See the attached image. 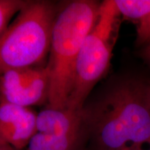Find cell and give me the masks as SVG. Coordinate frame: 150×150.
I'll return each instance as SVG.
<instances>
[{"label": "cell", "instance_id": "obj_11", "mask_svg": "<svg viewBox=\"0 0 150 150\" xmlns=\"http://www.w3.org/2000/svg\"><path fill=\"white\" fill-rule=\"evenodd\" d=\"M140 55L150 66V42L143 47L140 52Z\"/></svg>", "mask_w": 150, "mask_h": 150}, {"label": "cell", "instance_id": "obj_2", "mask_svg": "<svg viewBox=\"0 0 150 150\" xmlns=\"http://www.w3.org/2000/svg\"><path fill=\"white\" fill-rule=\"evenodd\" d=\"M100 5L93 0L61 4L52 29L46 64L50 78L47 105L52 108H67L78 55L84 40L96 23Z\"/></svg>", "mask_w": 150, "mask_h": 150}, {"label": "cell", "instance_id": "obj_8", "mask_svg": "<svg viewBox=\"0 0 150 150\" xmlns=\"http://www.w3.org/2000/svg\"><path fill=\"white\" fill-rule=\"evenodd\" d=\"M120 16L136 25V45L150 42V0H114Z\"/></svg>", "mask_w": 150, "mask_h": 150}, {"label": "cell", "instance_id": "obj_3", "mask_svg": "<svg viewBox=\"0 0 150 150\" xmlns=\"http://www.w3.org/2000/svg\"><path fill=\"white\" fill-rule=\"evenodd\" d=\"M60 6L45 0L27 1L0 37V75L45 65Z\"/></svg>", "mask_w": 150, "mask_h": 150}, {"label": "cell", "instance_id": "obj_7", "mask_svg": "<svg viewBox=\"0 0 150 150\" xmlns=\"http://www.w3.org/2000/svg\"><path fill=\"white\" fill-rule=\"evenodd\" d=\"M37 132L50 135H68L89 131L82 110L55 108L46 105L37 115ZM90 136V134H89Z\"/></svg>", "mask_w": 150, "mask_h": 150}, {"label": "cell", "instance_id": "obj_10", "mask_svg": "<svg viewBox=\"0 0 150 150\" xmlns=\"http://www.w3.org/2000/svg\"><path fill=\"white\" fill-rule=\"evenodd\" d=\"M28 1L0 0V37L8 27L11 20L24 8Z\"/></svg>", "mask_w": 150, "mask_h": 150}, {"label": "cell", "instance_id": "obj_6", "mask_svg": "<svg viewBox=\"0 0 150 150\" xmlns=\"http://www.w3.org/2000/svg\"><path fill=\"white\" fill-rule=\"evenodd\" d=\"M37 115L32 108L0 102V138L15 150L25 149L37 132Z\"/></svg>", "mask_w": 150, "mask_h": 150}, {"label": "cell", "instance_id": "obj_13", "mask_svg": "<svg viewBox=\"0 0 150 150\" xmlns=\"http://www.w3.org/2000/svg\"><path fill=\"white\" fill-rule=\"evenodd\" d=\"M0 150H15L12 147L6 143L4 141L0 138Z\"/></svg>", "mask_w": 150, "mask_h": 150}, {"label": "cell", "instance_id": "obj_14", "mask_svg": "<svg viewBox=\"0 0 150 150\" xmlns=\"http://www.w3.org/2000/svg\"><path fill=\"white\" fill-rule=\"evenodd\" d=\"M138 150H150V149H147V148H143V149H138Z\"/></svg>", "mask_w": 150, "mask_h": 150}, {"label": "cell", "instance_id": "obj_12", "mask_svg": "<svg viewBox=\"0 0 150 150\" xmlns=\"http://www.w3.org/2000/svg\"><path fill=\"white\" fill-rule=\"evenodd\" d=\"M144 95L146 103L150 110V81L144 82Z\"/></svg>", "mask_w": 150, "mask_h": 150}, {"label": "cell", "instance_id": "obj_4", "mask_svg": "<svg viewBox=\"0 0 150 150\" xmlns=\"http://www.w3.org/2000/svg\"><path fill=\"white\" fill-rule=\"evenodd\" d=\"M120 18L114 0L101 3L96 23L84 40L78 55L67 108L82 110L94 87L107 73Z\"/></svg>", "mask_w": 150, "mask_h": 150}, {"label": "cell", "instance_id": "obj_5", "mask_svg": "<svg viewBox=\"0 0 150 150\" xmlns=\"http://www.w3.org/2000/svg\"><path fill=\"white\" fill-rule=\"evenodd\" d=\"M50 92L46 64L9 70L0 75V102L32 108L48 104Z\"/></svg>", "mask_w": 150, "mask_h": 150}, {"label": "cell", "instance_id": "obj_1", "mask_svg": "<svg viewBox=\"0 0 150 150\" xmlns=\"http://www.w3.org/2000/svg\"><path fill=\"white\" fill-rule=\"evenodd\" d=\"M82 113L96 150L150 149V110L144 82L118 81Z\"/></svg>", "mask_w": 150, "mask_h": 150}, {"label": "cell", "instance_id": "obj_9", "mask_svg": "<svg viewBox=\"0 0 150 150\" xmlns=\"http://www.w3.org/2000/svg\"><path fill=\"white\" fill-rule=\"evenodd\" d=\"M89 138L87 132L68 135L36 132L24 150H83Z\"/></svg>", "mask_w": 150, "mask_h": 150}]
</instances>
